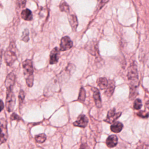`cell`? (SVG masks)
Segmentation results:
<instances>
[{
  "label": "cell",
  "instance_id": "cell-1",
  "mask_svg": "<svg viewBox=\"0 0 149 149\" xmlns=\"http://www.w3.org/2000/svg\"><path fill=\"white\" fill-rule=\"evenodd\" d=\"M23 74L27 86L31 87L33 85V66L31 60L26 59L22 63Z\"/></svg>",
  "mask_w": 149,
  "mask_h": 149
},
{
  "label": "cell",
  "instance_id": "cell-2",
  "mask_svg": "<svg viewBox=\"0 0 149 149\" xmlns=\"http://www.w3.org/2000/svg\"><path fill=\"white\" fill-rule=\"evenodd\" d=\"M16 45L14 42H11L5 52V61L8 66H12L17 59Z\"/></svg>",
  "mask_w": 149,
  "mask_h": 149
},
{
  "label": "cell",
  "instance_id": "cell-3",
  "mask_svg": "<svg viewBox=\"0 0 149 149\" xmlns=\"http://www.w3.org/2000/svg\"><path fill=\"white\" fill-rule=\"evenodd\" d=\"M128 80L130 81V86L137 87L139 86V77L137 65L135 62H133L130 64L128 69L127 72Z\"/></svg>",
  "mask_w": 149,
  "mask_h": 149
},
{
  "label": "cell",
  "instance_id": "cell-4",
  "mask_svg": "<svg viewBox=\"0 0 149 149\" xmlns=\"http://www.w3.org/2000/svg\"><path fill=\"white\" fill-rule=\"evenodd\" d=\"M16 98L13 93L12 88L6 89V108L9 112H12L15 105Z\"/></svg>",
  "mask_w": 149,
  "mask_h": 149
},
{
  "label": "cell",
  "instance_id": "cell-5",
  "mask_svg": "<svg viewBox=\"0 0 149 149\" xmlns=\"http://www.w3.org/2000/svg\"><path fill=\"white\" fill-rule=\"evenodd\" d=\"M8 138L7 122L5 118L0 119V145L4 143Z\"/></svg>",
  "mask_w": 149,
  "mask_h": 149
},
{
  "label": "cell",
  "instance_id": "cell-6",
  "mask_svg": "<svg viewBox=\"0 0 149 149\" xmlns=\"http://www.w3.org/2000/svg\"><path fill=\"white\" fill-rule=\"evenodd\" d=\"M120 115L121 112H116L115 109L112 108L108 112L107 118L104 121L108 123H113L120 117Z\"/></svg>",
  "mask_w": 149,
  "mask_h": 149
},
{
  "label": "cell",
  "instance_id": "cell-7",
  "mask_svg": "<svg viewBox=\"0 0 149 149\" xmlns=\"http://www.w3.org/2000/svg\"><path fill=\"white\" fill-rule=\"evenodd\" d=\"M73 47V42L68 36H65L61 38L60 43V51H65Z\"/></svg>",
  "mask_w": 149,
  "mask_h": 149
},
{
  "label": "cell",
  "instance_id": "cell-8",
  "mask_svg": "<svg viewBox=\"0 0 149 149\" xmlns=\"http://www.w3.org/2000/svg\"><path fill=\"white\" fill-rule=\"evenodd\" d=\"M88 120L86 116L83 114H81L78 116L77 120L73 123V125L74 126L84 128L86 127V126L88 124Z\"/></svg>",
  "mask_w": 149,
  "mask_h": 149
},
{
  "label": "cell",
  "instance_id": "cell-9",
  "mask_svg": "<svg viewBox=\"0 0 149 149\" xmlns=\"http://www.w3.org/2000/svg\"><path fill=\"white\" fill-rule=\"evenodd\" d=\"M86 49H87L88 52L93 55L97 56L98 55L97 42L95 41H90L86 46Z\"/></svg>",
  "mask_w": 149,
  "mask_h": 149
},
{
  "label": "cell",
  "instance_id": "cell-10",
  "mask_svg": "<svg viewBox=\"0 0 149 149\" xmlns=\"http://www.w3.org/2000/svg\"><path fill=\"white\" fill-rule=\"evenodd\" d=\"M16 80V75L14 73L11 72L8 74L5 81V86L6 89L12 88L14 86Z\"/></svg>",
  "mask_w": 149,
  "mask_h": 149
},
{
  "label": "cell",
  "instance_id": "cell-11",
  "mask_svg": "<svg viewBox=\"0 0 149 149\" xmlns=\"http://www.w3.org/2000/svg\"><path fill=\"white\" fill-rule=\"evenodd\" d=\"M60 54V49L58 47H55L50 52L49 55V63L55 64L58 62Z\"/></svg>",
  "mask_w": 149,
  "mask_h": 149
},
{
  "label": "cell",
  "instance_id": "cell-12",
  "mask_svg": "<svg viewBox=\"0 0 149 149\" xmlns=\"http://www.w3.org/2000/svg\"><path fill=\"white\" fill-rule=\"evenodd\" d=\"M115 87V81L112 80H109L108 81V86L104 92V94L108 98L111 97L113 93Z\"/></svg>",
  "mask_w": 149,
  "mask_h": 149
},
{
  "label": "cell",
  "instance_id": "cell-13",
  "mask_svg": "<svg viewBox=\"0 0 149 149\" xmlns=\"http://www.w3.org/2000/svg\"><path fill=\"white\" fill-rule=\"evenodd\" d=\"M118 144V137L116 135L112 134L108 137L106 140V144L109 148L114 147Z\"/></svg>",
  "mask_w": 149,
  "mask_h": 149
},
{
  "label": "cell",
  "instance_id": "cell-14",
  "mask_svg": "<svg viewBox=\"0 0 149 149\" xmlns=\"http://www.w3.org/2000/svg\"><path fill=\"white\" fill-rule=\"evenodd\" d=\"M93 99L94 100L95 106L97 108H101L102 105H101V100L99 90L96 88H93Z\"/></svg>",
  "mask_w": 149,
  "mask_h": 149
},
{
  "label": "cell",
  "instance_id": "cell-15",
  "mask_svg": "<svg viewBox=\"0 0 149 149\" xmlns=\"http://www.w3.org/2000/svg\"><path fill=\"white\" fill-rule=\"evenodd\" d=\"M21 17L23 19L25 20L30 21L33 19V15L31 11L29 9H26L23 10L21 12Z\"/></svg>",
  "mask_w": 149,
  "mask_h": 149
},
{
  "label": "cell",
  "instance_id": "cell-16",
  "mask_svg": "<svg viewBox=\"0 0 149 149\" xmlns=\"http://www.w3.org/2000/svg\"><path fill=\"white\" fill-rule=\"evenodd\" d=\"M123 127V125L122 123L119 122H116L112 123L111 126V130L114 133H119L121 132Z\"/></svg>",
  "mask_w": 149,
  "mask_h": 149
},
{
  "label": "cell",
  "instance_id": "cell-17",
  "mask_svg": "<svg viewBox=\"0 0 149 149\" xmlns=\"http://www.w3.org/2000/svg\"><path fill=\"white\" fill-rule=\"evenodd\" d=\"M69 22L72 29L73 30H76L78 26V22L77 17L74 14H71L69 16Z\"/></svg>",
  "mask_w": 149,
  "mask_h": 149
},
{
  "label": "cell",
  "instance_id": "cell-18",
  "mask_svg": "<svg viewBox=\"0 0 149 149\" xmlns=\"http://www.w3.org/2000/svg\"><path fill=\"white\" fill-rule=\"evenodd\" d=\"M97 83L99 88L101 90H104L106 89V88L107 87L108 81L105 77H100L98 79Z\"/></svg>",
  "mask_w": 149,
  "mask_h": 149
},
{
  "label": "cell",
  "instance_id": "cell-19",
  "mask_svg": "<svg viewBox=\"0 0 149 149\" xmlns=\"http://www.w3.org/2000/svg\"><path fill=\"white\" fill-rule=\"evenodd\" d=\"M86 98V91L84 89L83 87H81L80 89V91H79V97L77 99V101L81 102H83L85 100Z\"/></svg>",
  "mask_w": 149,
  "mask_h": 149
},
{
  "label": "cell",
  "instance_id": "cell-20",
  "mask_svg": "<svg viewBox=\"0 0 149 149\" xmlns=\"http://www.w3.org/2000/svg\"><path fill=\"white\" fill-rule=\"evenodd\" d=\"M59 9L62 12H64L67 13L69 12V6L65 1H63L59 5Z\"/></svg>",
  "mask_w": 149,
  "mask_h": 149
},
{
  "label": "cell",
  "instance_id": "cell-21",
  "mask_svg": "<svg viewBox=\"0 0 149 149\" xmlns=\"http://www.w3.org/2000/svg\"><path fill=\"white\" fill-rule=\"evenodd\" d=\"M46 139H47L46 135L44 133L38 134V135L36 136V137H35V140H36V142L38 143H42L44 142L45 141Z\"/></svg>",
  "mask_w": 149,
  "mask_h": 149
},
{
  "label": "cell",
  "instance_id": "cell-22",
  "mask_svg": "<svg viewBox=\"0 0 149 149\" xmlns=\"http://www.w3.org/2000/svg\"><path fill=\"white\" fill-rule=\"evenodd\" d=\"M29 32L28 29H26L24 30V31L22 33V35L21 37V40L22 41H23L25 42H27L29 40Z\"/></svg>",
  "mask_w": 149,
  "mask_h": 149
},
{
  "label": "cell",
  "instance_id": "cell-23",
  "mask_svg": "<svg viewBox=\"0 0 149 149\" xmlns=\"http://www.w3.org/2000/svg\"><path fill=\"white\" fill-rule=\"evenodd\" d=\"M142 107V102L140 99L137 98L135 100L133 103V108L136 110L140 109Z\"/></svg>",
  "mask_w": 149,
  "mask_h": 149
},
{
  "label": "cell",
  "instance_id": "cell-24",
  "mask_svg": "<svg viewBox=\"0 0 149 149\" xmlns=\"http://www.w3.org/2000/svg\"><path fill=\"white\" fill-rule=\"evenodd\" d=\"M137 115L142 118H147L149 117V113L145 111H141L137 113Z\"/></svg>",
  "mask_w": 149,
  "mask_h": 149
},
{
  "label": "cell",
  "instance_id": "cell-25",
  "mask_svg": "<svg viewBox=\"0 0 149 149\" xmlns=\"http://www.w3.org/2000/svg\"><path fill=\"white\" fill-rule=\"evenodd\" d=\"M24 97H25V93H24V91L22 90H20L19 91V95H18L20 104H22L23 102Z\"/></svg>",
  "mask_w": 149,
  "mask_h": 149
},
{
  "label": "cell",
  "instance_id": "cell-26",
  "mask_svg": "<svg viewBox=\"0 0 149 149\" xmlns=\"http://www.w3.org/2000/svg\"><path fill=\"white\" fill-rule=\"evenodd\" d=\"M10 119H11L12 120H17V121H19V120H21L22 119H21V118H20L19 115H17L16 113H13L11 115V116H10Z\"/></svg>",
  "mask_w": 149,
  "mask_h": 149
},
{
  "label": "cell",
  "instance_id": "cell-27",
  "mask_svg": "<svg viewBox=\"0 0 149 149\" xmlns=\"http://www.w3.org/2000/svg\"><path fill=\"white\" fill-rule=\"evenodd\" d=\"M26 1H17V5L19 6V8H23L25 6Z\"/></svg>",
  "mask_w": 149,
  "mask_h": 149
},
{
  "label": "cell",
  "instance_id": "cell-28",
  "mask_svg": "<svg viewBox=\"0 0 149 149\" xmlns=\"http://www.w3.org/2000/svg\"><path fill=\"white\" fill-rule=\"evenodd\" d=\"M136 149H149V145L143 144V145H141V146H139L138 147H137Z\"/></svg>",
  "mask_w": 149,
  "mask_h": 149
},
{
  "label": "cell",
  "instance_id": "cell-29",
  "mask_svg": "<svg viewBox=\"0 0 149 149\" xmlns=\"http://www.w3.org/2000/svg\"><path fill=\"white\" fill-rule=\"evenodd\" d=\"M79 149H89L88 146L86 144H82L80 146V147Z\"/></svg>",
  "mask_w": 149,
  "mask_h": 149
},
{
  "label": "cell",
  "instance_id": "cell-30",
  "mask_svg": "<svg viewBox=\"0 0 149 149\" xmlns=\"http://www.w3.org/2000/svg\"><path fill=\"white\" fill-rule=\"evenodd\" d=\"M4 108V104H3V102L2 100H0V112Z\"/></svg>",
  "mask_w": 149,
  "mask_h": 149
},
{
  "label": "cell",
  "instance_id": "cell-31",
  "mask_svg": "<svg viewBox=\"0 0 149 149\" xmlns=\"http://www.w3.org/2000/svg\"><path fill=\"white\" fill-rule=\"evenodd\" d=\"M2 49H0V66L2 63Z\"/></svg>",
  "mask_w": 149,
  "mask_h": 149
},
{
  "label": "cell",
  "instance_id": "cell-32",
  "mask_svg": "<svg viewBox=\"0 0 149 149\" xmlns=\"http://www.w3.org/2000/svg\"><path fill=\"white\" fill-rule=\"evenodd\" d=\"M146 106L147 107L148 109H149V100L146 102Z\"/></svg>",
  "mask_w": 149,
  "mask_h": 149
}]
</instances>
